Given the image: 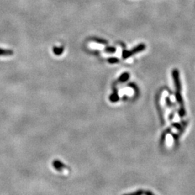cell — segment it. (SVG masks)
<instances>
[{"mask_svg":"<svg viewBox=\"0 0 195 195\" xmlns=\"http://www.w3.org/2000/svg\"><path fill=\"white\" fill-rule=\"evenodd\" d=\"M63 51V49L62 48H54V52L55 53L56 55H59L62 53Z\"/></svg>","mask_w":195,"mask_h":195,"instance_id":"52a82bcc","label":"cell"},{"mask_svg":"<svg viewBox=\"0 0 195 195\" xmlns=\"http://www.w3.org/2000/svg\"><path fill=\"white\" fill-rule=\"evenodd\" d=\"M53 166L56 168L57 171H61L63 168L65 167V166L59 161H54L53 162Z\"/></svg>","mask_w":195,"mask_h":195,"instance_id":"277c9868","label":"cell"},{"mask_svg":"<svg viewBox=\"0 0 195 195\" xmlns=\"http://www.w3.org/2000/svg\"><path fill=\"white\" fill-rule=\"evenodd\" d=\"M118 99H119L118 95H117V93H116V92H114L113 94L111 95V97H110V100H111V101H112V102H116V101H118Z\"/></svg>","mask_w":195,"mask_h":195,"instance_id":"8992f818","label":"cell"},{"mask_svg":"<svg viewBox=\"0 0 195 195\" xmlns=\"http://www.w3.org/2000/svg\"><path fill=\"white\" fill-rule=\"evenodd\" d=\"M129 73H124L123 75H122V76L119 77V82H125L127 81V80L129 79Z\"/></svg>","mask_w":195,"mask_h":195,"instance_id":"5b68a950","label":"cell"},{"mask_svg":"<svg viewBox=\"0 0 195 195\" xmlns=\"http://www.w3.org/2000/svg\"><path fill=\"white\" fill-rule=\"evenodd\" d=\"M146 46L143 44H141L137 46V47H135L134 49H133L132 51H124L123 52V58L124 59H127L128 58V57L131 56L132 55H133V54H137V53H139V52L140 51H142L143 50H145V49Z\"/></svg>","mask_w":195,"mask_h":195,"instance_id":"6da1fadb","label":"cell"},{"mask_svg":"<svg viewBox=\"0 0 195 195\" xmlns=\"http://www.w3.org/2000/svg\"><path fill=\"white\" fill-rule=\"evenodd\" d=\"M145 195H154L153 193H152V192H150V191H146L145 192Z\"/></svg>","mask_w":195,"mask_h":195,"instance_id":"8fae6325","label":"cell"},{"mask_svg":"<svg viewBox=\"0 0 195 195\" xmlns=\"http://www.w3.org/2000/svg\"><path fill=\"white\" fill-rule=\"evenodd\" d=\"M14 54L13 51L9 49H4L0 48V56H12Z\"/></svg>","mask_w":195,"mask_h":195,"instance_id":"3957f363","label":"cell"},{"mask_svg":"<svg viewBox=\"0 0 195 195\" xmlns=\"http://www.w3.org/2000/svg\"><path fill=\"white\" fill-rule=\"evenodd\" d=\"M144 193V192L142 190H138V191L135 192H132V193L129 194H124V195H142Z\"/></svg>","mask_w":195,"mask_h":195,"instance_id":"ba28073f","label":"cell"},{"mask_svg":"<svg viewBox=\"0 0 195 195\" xmlns=\"http://www.w3.org/2000/svg\"><path fill=\"white\" fill-rule=\"evenodd\" d=\"M172 77L173 79V82H174V85L176 87V89H177V91H181V90H182V85H181L179 70H177V69H174V70L172 71Z\"/></svg>","mask_w":195,"mask_h":195,"instance_id":"7a4b0ae2","label":"cell"},{"mask_svg":"<svg viewBox=\"0 0 195 195\" xmlns=\"http://www.w3.org/2000/svg\"><path fill=\"white\" fill-rule=\"evenodd\" d=\"M116 49L114 48H107L106 49V51L107 52H110V53H113V52H115Z\"/></svg>","mask_w":195,"mask_h":195,"instance_id":"30bf717a","label":"cell"},{"mask_svg":"<svg viewBox=\"0 0 195 195\" xmlns=\"http://www.w3.org/2000/svg\"><path fill=\"white\" fill-rule=\"evenodd\" d=\"M108 62L113 64V63H117L119 61V59L116 58H110L108 59Z\"/></svg>","mask_w":195,"mask_h":195,"instance_id":"9c48e42d","label":"cell"}]
</instances>
